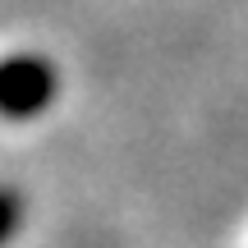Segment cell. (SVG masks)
<instances>
[{
  "label": "cell",
  "instance_id": "cell-1",
  "mask_svg": "<svg viewBox=\"0 0 248 248\" xmlns=\"http://www.w3.org/2000/svg\"><path fill=\"white\" fill-rule=\"evenodd\" d=\"M55 74L32 51H0V120H32L51 106Z\"/></svg>",
  "mask_w": 248,
  "mask_h": 248
},
{
  "label": "cell",
  "instance_id": "cell-2",
  "mask_svg": "<svg viewBox=\"0 0 248 248\" xmlns=\"http://www.w3.org/2000/svg\"><path fill=\"white\" fill-rule=\"evenodd\" d=\"M9 221H14V207H9V198H5V193H0V234H5V230H9Z\"/></svg>",
  "mask_w": 248,
  "mask_h": 248
}]
</instances>
